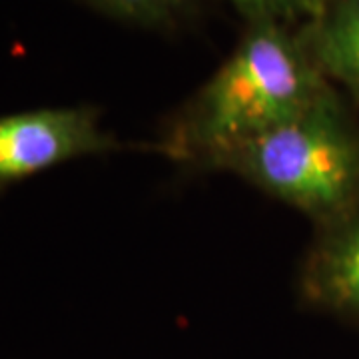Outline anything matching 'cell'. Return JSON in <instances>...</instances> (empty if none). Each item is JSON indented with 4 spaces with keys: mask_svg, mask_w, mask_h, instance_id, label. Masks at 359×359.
Wrapping results in <instances>:
<instances>
[{
    "mask_svg": "<svg viewBox=\"0 0 359 359\" xmlns=\"http://www.w3.org/2000/svg\"><path fill=\"white\" fill-rule=\"evenodd\" d=\"M124 146L88 104L0 116V194L60 164Z\"/></svg>",
    "mask_w": 359,
    "mask_h": 359,
    "instance_id": "obj_3",
    "label": "cell"
},
{
    "mask_svg": "<svg viewBox=\"0 0 359 359\" xmlns=\"http://www.w3.org/2000/svg\"><path fill=\"white\" fill-rule=\"evenodd\" d=\"M299 32L325 78L359 100V0H327Z\"/></svg>",
    "mask_w": 359,
    "mask_h": 359,
    "instance_id": "obj_5",
    "label": "cell"
},
{
    "mask_svg": "<svg viewBox=\"0 0 359 359\" xmlns=\"http://www.w3.org/2000/svg\"><path fill=\"white\" fill-rule=\"evenodd\" d=\"M242 14L248 25L254 22H276V25L304 26L316 20L327 0H226Z\"/></svg>",
    "mask_w": 359,
    "mask_h": 359,
    "instance_id": "obj_7",
    "label": "cell"
},
{
    "mask_svg": "<svg viewBox=\"0 0 359 359\" xmlns=\"http://www.w3.org/2000/svg\"><path fill=\"white\" fill-rule=\"evenodd\" d=\"M332 86L302 32L276 22L248 25L230 58L170 122L158 150L178 164L222 170Z\"/></svg>",
    "mask_w": 359,
    "mask_h": 359,
    "instance_id": "obj_1",
    "label": "cell"
},
{
    "mask_svg": "<svg viewBox=\"0 0 359 359\" xmlns=\"http://www.w3.org/2000/svg\"><path fill=\"white\" fill-rule=\"evenodd\" d=\"M297 295L308 309L359 323V204L316 226L297 271Z\"/></svg>",
    "mask_w": 359,
    "mask_h": 359,
    "instance_id": "obj_4",
    "label": "cell"
},
{
    "mask_svg": "<svg viewBox=\"0 0 359 359\" xmlns=\"http://www.w3.org/2000/svg\"><path fill=\"white\" fill-rule=\"evenodd\" d=\"M219 172L321 226L359 204V118L332 86L308 110L228 158Z\"/></svg>",
    "mask_w": 359,
    "mask_h": 359,
    "instance_id": "obj_2",
    "label": "cell"
},
{
    "mask_svg": "<svg viewBox=\"0 0 359 359\" xmlns=\"http://www.w3.org/2000/svg\"><path fill=\"white\" fill-rule=\"evenodd\" d=\"M130 25L166 30L194 16L196 0H84Z\"/></svg>",
    "mask_w": 359,
    "mask_h": 359,
    "instance_id": "obj_6",
    "label": "cell"
}]
</instances>
